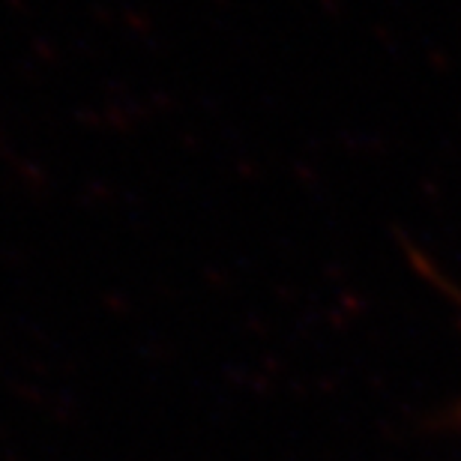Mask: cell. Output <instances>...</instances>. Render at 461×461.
I'll list each match as a JSON object with an SVG mask.
<instances>
[{"mask_svg": "<svg viewBox=\"0 0 461 461\" xmlns=\"http://www.w3.org/2000/svg\"><path fill=\"white\" fill-rule=\"evenodd\" d=\"M453 422H456V426H461V402H458V408H456V413H453Z\"/></svg>", "mask_w": 461, "mask_h": 461, "instance_id": "6da1fadb", "label": "cell"}]
</instances>
